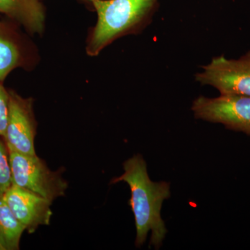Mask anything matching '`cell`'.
<instances>
[{"mask_svg":"<svg viewBox=\"0 0 250 250\" xmlns=\"http://www.w3.org/2000/svg\"><path fill=\"white\" fill-rule=\"evenodd\" d=\"M125 172L112 179L111 184L126 182L131 190L129 204L134 213L136 228L135 244L140 248L152 231L150 243L159 249L167 229L161 216L163 202L170 195V184L166 182H153L148 176L147 164L140 154L123 164Z\"/></svg>","mask_w":250,"mask_h":250,"instance_id":"6da1fadb","label":"cell"},{"mask_svg":"<svg viewBox=\"0 0 250 250\" xmlns=\"http://www.w3.org/2000/svg\"><path fill=\"white\" fill-rule=\"evenodd\" d=\"M158 5V0H93L98 21L87 39V54L95 57L117 39L139 34L150 24Z\"/></svg>","mask_w":250,"mask_h":250,"instance_id":"7a4b0ae2","label":"cell"},{"mask_svg":"<svg viewBox=\"0 0 250 250\" xmlns=\"http://www.w3.org/2000/svg\"><path fill=\"white\" fill-rule=\"evenodd\" d=\"M13 184L27 189L53 202L65 195L68 184L62 177L64 170L52 171L37 155L9 152Z\"/></svg>","mask_w":250,"mask_h":250,"instance_id":"3957f363","label":"cell"},{"mask_svg":"<svg viewBox=\"0 0 250 250\" xmlns=\"http://www.w3.org/2000/svg\"><path fill=\"white\" fill-rule=\"evenodd\" d=\"M195 118L221 123L229 129L250 136V96L239 94H221L216 98L200 96L193 102Z\"/></svg>","mask_w":250,"mask_h":250,"instance_id":"277c9868","label":"cell"},{"mask_svg":"<svg viewBox=\"0 0 250 250\" xmlns=\"http://www.w3.org/2000/svg\"><path fill=\"white\" fill-rule=\"evenodd\" d=\"M195 80L214 87L221 94L250 96V51L239 59L214 57L203 71L196 74Z\"/></svg>","mask_w":250,"mask_h":250,"instance_id":"5b68a950","label":"cell"},{"mask_svg":"<svg viewBox=\"0 0 250 250\" xmlns=\"http://www.w3.org/2000/svg\"><path fill=\"white\" fill-rule=\"evenodd\" d=\"M9 91V111L4 137L9 152L36 155L34 140L37 122L34 113V99L24 98Z\"/></svg>","mask_w":250,"mask_h":250,"instance_id":"8992f818","label":"cell"},{"mask_svg":"<svg viewBox=\"0 0 250 250\" xmlns=\"http://www.w3.org/2000/svg\"><path fill=\"white\" fill-rule=\"evenodd\" d=\"M3 197L28 233H34L41 225L50 224L52 202L45 197L14 184Z\"/></svg>","mask_w":250,"mask_h":250,"instance_id":"52a82bcc","label":"cell"},{"mask_svg":"<svg viewBox=\"0 0 250 250\" xmlns=\"http://www.w3.org/2000/svg\"><path fill=\"white\" fill-rule=\"evenodd\" d=\"M0 14L22 24L31 34H42L45 11L40 0H0Z\"/></svg>","mask_w":250,"mask_h":250,"instance_id":"ba28073f","label":"cell"},{"mask_svg":"<svg viewBox=\"0 0 250 250\" xmlns=\"http://www.w3.org/2000/svg\"><path fill=\"white\" fill-rule=\"evenodd\" d=\"M24 63L25 55L22 44L16 34L0 22V83L13 70Z\"/></svg>","mask_w":250,"mask_h":250,"instance_id":"9c48e42d","label":"cell"},{"mask_svg":"<svg viewBox=\"0 0 250 250\" xmlns=\"http://www.w3.org/2000/svg\"><path fill=\"white\" fill-rule=\"evenodd\" d=\"M26 229L10 209L4 197H0V244L4 250H20V243Z\"/></svg>","mask_w":250,"mask_h":250,"instance_id":"30bf717a","label":"cell"},{"mask_svg":"<svg viewBox=\"0 0 250 250\" xmlns=\"http://www.w3.org/2000/svg\"><path fill=\"white\" fill-rule=\"evenodd\" d=\"M12 184L9 149L4 138L0 136V197L4 196Z\"/></svg>","mask_w":250,"mask_h":250,"instance_id":"8fae6325","label":"cell"},{"mask_svg":"<svg viewBox=\"0 0 250 250\" xmlns=\"http://www.w3.org/2000/svg\"><path fill=\"white\" fill-rule=\"evenodd\" d=\"M9 111V91L0 83V136L4 137Z\"/></svg>","mask_w":250,"mask_h":250,"instance_id":"7c38bea8","label":"cell"},{"mask_svg":"<svg viewBox=\"0 0 250 250\" xmlns=\"http://www.w3.org/2000/svg\"><path fill=\"white\" fill-rule=\"evenodd\" d=\"M80 1H83V2L86 3V4H89L92 5V2H93V0H80Z\"/></svg>","mask_w":250,"mask_h":250,"instance_id":"4fadbf2b","label":"cell"},{"mask_svg":"<svg viewBox=\"0 0 250 250\" xmlns=\"http://www.w3.org/2000/svg\"><path fill=\"white\" fill-rule=\"evenodd\" d=\"M0 250H4V248H2V246L0 244Z\"/></svg>","mask_w":250,"mask_h":250,"instance_id":"5bb4252c","label":"cell"}]
</instances>
